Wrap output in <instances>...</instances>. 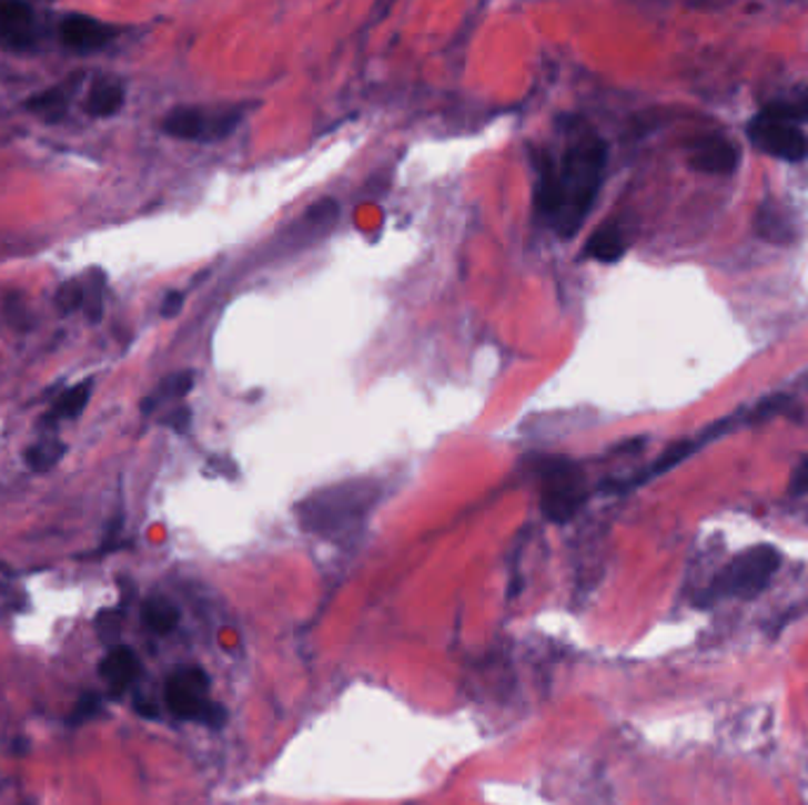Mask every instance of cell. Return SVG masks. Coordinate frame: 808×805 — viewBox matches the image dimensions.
Masks as SVG:
<instances>
[{"mask_svg":"<svg viewBox=\"0 0 808 805\" xmlns=\"http://www.w3.org/2000/svg\"><path fill=\"white\" fill-rule=\"evenodd\" d=\"M761 114L799 125V123L808 121V95L780 98V100H776V102H770L768 106H764V109H761Z\"/></svg>","mask_w":808,"mask_h":805,"instance_id":"20","label":"cell"},{"mask_svg":"<svg viewBox=\"0 0 808 805\" xmlns=\"http://www.w3.org/2000/svg\"><path fill=\"white\" fill-rule=\"evenodd\" d=\"M142 671V662L140 656L135 654V650H131L128 645H119L112 652H107V656L102 659L100 664V675L102 681L107 683V687L121 694L128 687H131Z\"/></svg>","mask_w":808,"mask_h":805,"instance_id":"11","label":"cell"},{"mask_svg":"<svg viewBox=\"0 0 808 805\" xmlns=\"http://www.w3.org/2000/svg\"><path fill=\"white\" fill-rule=\"evenodd\" d=\"M624 253H627V240L617 225H603L586 244V255L605 265L617 263Z\"/></svg>","mask_w":808,"mask_h":805,"instance_id":"16","label":"cell"},{"mask_svg":"<svg viewBox=\"0 0 808 805\" xmlns=\"http://www.w3.org/2000/svg\"><path fill=\"white\" fill-rule=\"evenodd\" d=\"M792 491L795 493H808V459H804V463L795 470Z\"/></svg>","mask_w":808,"mask_h":805,"instance_id":"26","label":"cell"},{"mask_svg":"<svg viewBox=\"0 0 808 805\" xmlns=\"http://www.w3.org/2000/svg\"><path fill=\"white\" fill-rule=\"evenodd\" d=\"M755 227H757V234L761 236V240H766L770 244L787 246V244L795 242L792 217H789V213L778 204H764L759 208V213H757Z\"/></svg>","mask_w":808,"mask_h":805,"instance_id":"12","label":"cell"},{"mask_svg":"<svg viewBox=\"0 0 808 805\" xmlns=\"http://www.w3.org/2000/svg\"><path fill=\"white\" fill-rule=\"evenodd\" d=\"M740 152L726 137L709 135L697 140L690 150V166L709 175H728L738 169Z\"/></svg>","mask_w":808,"mask_h":805,"instance_id":"8","label":"cell"},{"mask_svg":"<svg viewBox=\"0 0 808 805\" xmlns=\"http://www.w3.org/2000/svg\"><path fill=\"white\" fill-rule=\"evenodd\" d=\"M3 315H6V319H8L14 328H20V332H27V328H31V317H29V313H27V305H24L20 298H17V296H12V298H8V300H6V305H3Z\"/></svg>","mask_w":808,"mask_h":805,"instance_id":"23","label":"cell"},{"mask_svg":"<svg viewBox=\"0 0 808 805\" xmlns=\"http://www.w3.org/2000/svg\"><path fill=\"white\" fill-rule=\"evenodd\" d=\"M211 679L209 673L196 666H178L169 679L166 687H163V697L171 709L173 716L180 721H192L199 725H206L213 730H220L228 721V711L223 704L209 697Z\"/></svg>","mask_w":808,"mask_h":805,"instance_id":"4","label":"cell"},{"mask_svg":"<svg viewBox=\"0 0 808 805\" xmlns=\"http://www.w3.org/2000/svg\"><path fill=\"white\" fill-rule=\"evenodd\" d=\"M142 621L150 631L166 635L180 624V610L166 598H150L142 605Z\"/></svg>","mask_w":808,"mask_h":805,"instance_id":"17","label":"cell"},{"mask_svg":"<svg viewBox=\"0 0 808 805\" xmlns=\"http://www.w3.org/2000/svg\"><path fill=\"white\" fill-rule=\"evenodd\" d=\"M79 83H81V73H77V77L69 79L67 83L52 85V88L43 90V93L33 95L31 100H27L24 106L31 109V112H36V114L48 116L50 121H58L67 112V104H69V98H71V88L77 90Z\"/></svg>","mask_w":808,"mask_h":805,"instance_id":"13","label":"cell"},{"mask_svg":"<svg viewBox=\"0 0 808 805\" xmlns=\"http://www.w3.org/2000/svg\"><path fill=\"white\" fill-rule=\"evenodd\" d=\"M125 102V90L119 83H98L85 100V112L90 116L107 119L119 114V109Z\"/></svg>","mask_w":808,"mask_h":805,"instance_id":"18","label":"cell"},{"mask_svg":"<svg viewBox=\"0 0 808 805\" xmlns=\"http://www.w3.org/2000/svg\"><path fill=\"white\" fill-rule=\"evenodd\" d=\"M0 45L29 50L33 45V10L27 3H0Z\"/></svg>","mask_w":808,"mask_h":805,"instance_id":"10","label":"cell"},{"mask_svg":"<svg viewBox=\"0 0 808 805\" xmlns=\"http://www.w3.org/2000/svg\"><path fill=\"white\" fill-rule=\"evenodd\" d=\"M747 135H749L751 144L759 146L761 152L776 156L780 161L799 163V161L808 159V137L795 123L759 114L755 121L749 123Z\"/></svg>","mask_w":808,"mask_h":805,"instance_id":"7","label":"cell"},{"mask_svg":"<svg viewBox=\"0 0 808 805\" xmlns=\"http://www.w3.org/2000/svg\"><path fill=\"white\" fill-rule=\"evenodd\" d=\"M64 451H67V447L60 442V439L48 435L46 439H41V442H36L33 447L27 449L24 459L33 472H48L62 461Z\"/></svg>","mask_w":808,"mask_h":805,"instance_id":"19","label":"cell"},{"mask_svg":"<svg viewBox=\"0 0 808 805\" xmlns=\"http://www.w3.org/2000/svg\"><path fill=\"white\" fill-rule=\"evenodd\" d=\"M608 166V144L594 131H573L558 156L539 154L537 208L570 240L589 217Z\"/></svg>","mask_w":808,"mask_h":805,"instance_id":"1","label":"cell"},{"mask_svg":"<svg viewBox=\"0 0 808 805\" xmlns=\"http://www.w3.org/2000/svg\"><path fill=\"white\" fill-rule=\"evenodd\" d=\"M239 106H178L161 121V131L185 142H220L230 137L242 123Z\"/></svg>","mask_w":808,"mask_h":805,"instance_id":"6","label":"cell"},{"mask_svg":"<svg viewBox=\"0 0 808 805\" xmlns=\"http://www.w3.org/2000/svg\"><path fill=\"white\" fill-rule=\"evenodd\" d=\"M190 424H192V409L190 407H178V409L169 411L166 418H161V426H166V428H171V430H175L180 435L188 432Z\"/></svg>","mask_w":808,"mask_h":805,"instance_id":"24","label":"cell"},{"mask_svg":"<svg viewBox=\"0 0 808 805\" xmlns=\"http://www.w3.org/2000/svg\"><path fill=\"white\" fill-rule=\"evenodd\" d=\"M83 300H85V288L79 279H69L64 282L58 293H54V305H58L60 315H73L77 309H83Z\"/></svg>","mask_w":808,"mask_h":805,"instance_id":"21","label":"cell"},{"mask_svg":"<svg viewBox=\"0 0 808 805\" xmlns=\"http://www.w3.org/2000/svg\"><path fill=\"white\" fill-rule=\"evenodd\" d=\"M381 489L370 480H351L310 493L296 508L301 524L312 534L339 539L353 534L378 501Z\"/></svg>","mask_w":808,"mask_h":805,"instance_id":"2","label":"cell"},{"mask_svg":"<svg viewBox=\"0 0 808 805\" xmlns=\"http://www.w3.org/2000/svg\"><path fill=\"white\" fill-rule=\"evenodd\" d=\"M85 288V286H83ZM102 288H104V279L100 274V279L93 282V288H85V300H83V313H85V319L90 324H98L102 319Z\"/></svg>","mask_w":808,"mask_h":805,"instance_id":"22","label":"cell"},{"mask_svg":"<svg viewBox=\"0 0 808 805\" xmlns=\"http://www.w3.org/2000/svg\"><path fill=\"white\" fill-rule=\"evenodd\" d=\"M782 564V556L776 546L759 543L733 558L724 570L716 574L707 589L709 600L740 598L751 600L761 595Z\"/></svg>","mask_w":808,"mask_h":805,"instance_id":"3","label":"cell"},{"mask_svg":"<svg viewBox=\"0 0 808 805\" xmlns=\"http://www.w3.org/2000/svg\"><path fill=\"white\" fill-rule=\"evenodd\" d=\"M60 39L69 50L95 52L114 39V29L88 14H67L60 24Z\"/></svg>","mask_w":808,"mask_h":805,"instance_id":"9","label":"cell"},{"mask_svg":"<svg viewBox=\"0 0 808 805\" xmlns=\"http://www.w3.org/2000/svg\"><path fill=\"white\" fill-rule=\"evenodd\" d=\"M182 303H185V293H182V291H171L169 296L163 298V303H161V317H166V319L175 317L180 313V309H182Z\"/></svg>","mask_w":808,"mask_h":805,"instance_id":"25","label":"cell"},{"mask_svg":"<svg viewBox=\"0 0 808 805\" xmlns=\"http://www.w3.org/2000/svg\"><path fill=\"white\" fill-rule=\"evenodd\" d=\"M537 472L542 516L554 524H567L575 520L586 499H589L582 468L570 459H544Z\"/></svg>","mask_w":808,"mask_h":805,"instance_id":"5","label":"cell"},{"mask_svg":"<svg viewBox=\"0 0 808 805\" xmlns=\"http://www.w3.org/2000/svg\"><path fill=\"white\" fill-rule=\"evenodd\" d=\"M90 395H93V380H81L77 386H71L46 414V418L41 420V428H52L62 418L81 416V411L88 407Z\"/></svg>","mask_w":808,"mask_h":805,"instance_id":"14","label":"cell"},{"mask_svg":"<svg viewBox=\"0 0 808 805\" xmlns=\"http://www.w3.org/2000/svg\"><path fill=\"white\" fill-rule=\"evenodd\" d=\"M192 388H194V371H180V374L166 376L150 395L144 397L142 414L144 416L154 414L161 405H166V401L185 397Z\"/></svg>","mask_w":808,"mask_h":805,"instance_id":"15","label":"cell"}]
</instances>
